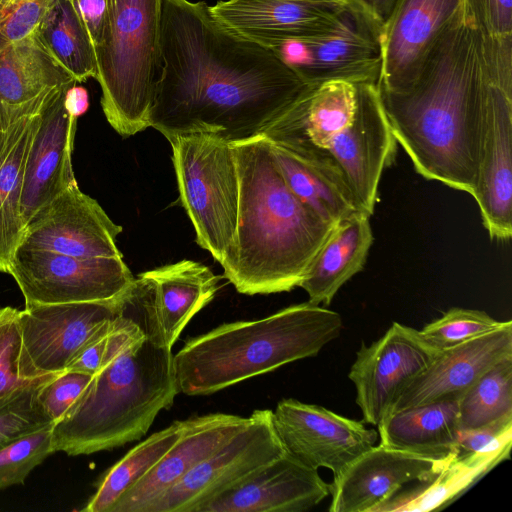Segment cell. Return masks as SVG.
<instances>
[{
  "instance_id": "1",
  "label": "cell",
  "mask_w": 512,
  "mask_h": 512,
  "mask_svg": "<svg viewBox=\"0 0 512 512\" xmlns=\"http://www.w3.org/2000/svg\"><path fill=\"white\" fill-rule=\"evenodd\" d=\"M160 52L149 127L168 141L262 136L313 85L279 51L223 25L205 1L161 0Z\"/></svg>"
},
{
  "instance_id": "2",
  "label": "cell",
  "mask_w": 512,
  "mask_h": 512,
  "mask_svg": "<svg viewBox=\"0 0 512 512\" xmlns=\"http://www.w3.org/2000/svg\"><path fill=\"white\" fill-rule=\"evenodd\" d=\"M391 131L415 170L473 194L487 95L485 35L469 10L447 25L402 92L381 93Z\"/></svg>"
},
{
  "instance_id": "3",
  "label": "cell",
  "mask_w": 512,
  "mask_h": 512,
  "mask_svg": "<svg viewBox=\"0 0 512 512\" xmlns=\"http://www.w3.org/2000/svg\"><path fill=\"white\" fill-rule=\"evenodd\" d=\"M239 174L237 243L223 277L246 295L299 286L335 226L288 188L263 136L231 143Z\"/></svg>"
},
{
  "instance_id": "4",
  "label": "cell",
  "mask_w": 512,
  "mask_h": 512,
  "mask_svg": "<svg viewBox=\"0 0 512 512\" xmlns=\"http://www.w3.org/2000/svg\"><path fill=\"white\" fill-rule=\"evenodd\" d=\"M262 136L331 175L369 215L397 150L377 85L347 80L311 85Z\"/></svg>"
},
{
  "instance_id": "5",
  "label": "cell",
  "mask_w": 512,
  "mask_h": 512,
  "mask_svg": "<svg viewBox=\"0 0 512 512\" xmlns=\"http://www.w3.org/2000/svg\"><path fill=\"white\" fill-rule=\"evenodd\" d=\"M177 393L174 354L155 316L144 339L104 351L99 370L53 425L55 452L92 454L138 440Z\"/></svg>"
},
{
  "instance_id": "6",
  "label": "cell",
  "mask_w": 512,
  "mask_h": 512,
  "mask_svg": "<svg viewBox=\"0 0 512 512\" xmlns=\"http://www.w3.org/2000/svg\"><path fill=\"white\" fill-rule=\"evenodd\" d=\"M343 328L339 313L311 302L222 324L174 354L179 393L209 395L287 363L316 356Z\"/></svg>"
},
{
  "instance_id": "7",
  "label": "cell",
  "mask_w": 512,
  "mask_h": 512,
  "mask_svg": "<svg viewBox=\"0 0 512 512\" xmlns=\"http://www.w3.org/2000/svg\"><path fill=\"white\" fill-rule=\"evenodd\" d=\"M108 18L95 45L101 107L127 138L149 127L161 70V0H108Z\"/></svg>"
},
{
  "instance_id": "8",
  "label": "cell",
  "mask_w": 512,
  "mask_h": 512,
  "mask_svg": "<svg viewBox=\"0 0 512 512\" xmlns=\"http://www.w3.org/2000/svg\"><path fill=\"white\" fill-rule=\"evenodd\" d=\"M179 199L198 245L226 267L237 243L239 174L234 148L208 134L169 140Z\"/></svg>"
},
{
  "instance_id": "9",
  "label": "cell",
  "mask_w": 512,
  "mask_h": 512,
  "mask_svg": "<svg viewBox=\"0 0 512 512\" xmlns=\"http://www.w3.org/2000/svg\"><path fill=\"white\" fill-rule=\"evenodd\" d=\"M487 95L481 159L472 194L491 239L512 236V36L485 34Z\"/></svg>"
},
{
  "instance_id": "10",
  "label": "cell",
  "mask_w": 512,
  "mask_h": 512,
  "mask_svg": "<svg viewBox=\"0 0 512 512\" xmlns=\"http://www.w3.org/2000/svg\"><path fill=\"white\" fill-rule=\"evenodd\" d=\"M125 291L101 301L25 305L19 310L20 376L36 379L67 370L88 343L110 329Z\"/></svg>"
},
{
  "instance_id": "11",
  "label": "cell",
  "mask_w": 512,
  "mask_h": 512,
  "mask_svg": "<svg viewBox=\"0 0 512 512\" xmlns=\"http://www.w3.org/2000/svg\"><path fill=\"white\" fill-rule=\"evenodd\" d=\"M285 452L273 426L272 410H254L245 426L164 492L146 512H196L206 501Z\"/></svg>"
},
{
  "instance_id": "12",
  "label": "cell",
  "mask_w": 512,
  "mask_h": 512,
  "mask_svg": "<svg viewBox=\"0 0 512 512\" xmlns=\"http://www.w3.org/2000/svg\"><path fill=\"white\" fill-rule=\"evenodd\" d=\"M25 305L112 299L135 277L120 258H80L43 250L17 248L9 272Z\"/></svg>"
},
{
  "instance_id": "13",
  "label": "cell",
  "mask_w": 512,
  "mask_h": 512,
  "mask_svg": "<svg viewBox=\"0 0 512 512\" xmlns=\"http://www.w3.org/2000/svg\"><path fill=\"white\" fill-rule=\"evenodd\" d=\"M439 351L419 330L398 322L369 346L362 343L348 377L355 385L363 422L377 427Z\"/></svg>"
},
{
  "instance_id": "14",
  "label": "cell",
  "mask_w": 512,
  "mask_h": 512,
  "mask_svg": "<svg viewBox=\"0 0 512 512\" xmlns=\"http://www.w3.org/2000/svg\"><path fill=\"white\" fill-rule=\"evenodd\" d=\"M276 434L286 452L302 464L339 475L375 445L378 431L322 406L283 399L272 411Z\"/></svg>"
},
{
  "instance_id": "15",
  "label": "cell",
  "mask_w": 512,
  "mask_h": 512,
  "mask_svg": "<svg viewBox=\"0 0 512 512\" xmlns=\"http://www.w3.org/2000/svg\"><path fill=\"white\" fill-rule=\"evenodd\" d=\"M114 223L100 204L73 184L42 206L26 223L19 248L80 258H120Z\"/></svg>"
},
{
  "instance_id": "16",
  "label": "cell",
  "mask_w": 512,
  "mask_h": 512,
  "mask_svg": "<svg viewBox=\"0 0 512 512\" xmlns=\"http://www.w3.org/2000/svg\"><path fill=\"white\" fill-rule=\"evenodd\" d=\"M466 10L468 0H391L378 36L379 92L408 88L436 37Z\"/></svg>"
},
{
  "instance_id": "17",
  "label": "cell",
  "mask_w": 512,
  "mask_h": 512,
  "mask_svg": "<svg viewBox=\"0 0 512 512\" xmlns=\"http://www.w3.org/2000/svg\"><path fill=\"white\" fill-rule=\"evenodd\" d=\"M379 28L362 13L346 9L332 31L283 46L279 52L310 84L347 80L377 85L381 55Z\"/></svg>"
},
{
  "instance_id": "18",
  "label": "cell",
  "mask_w": 512,
  "mask_h": 512,
  "mask_svg": "<svg viewBox=\"0 0 512 512\" xmlns=\"http://www.w3.org/2000/svg\"><path fill=\"white\" fill-rule=\"evenodd\" d=\"M451 459L438 460L382 444L374 445L333 477L329 484L328 510L375 512L405 484L430 480Z\"/></svg>"
},
{
  "instance_id": "19",
  "label": "cell",
  "mask_w": 512,
  "mask_h": 512,
  "mask_svg": "<svg viewBox=\"0 0 512 512\" xmlns=\"http://www.w3.org/2000/svg\"><path fill=\"white\" fill-rule=\"evenodd\" d=\"M329 484L288 452L260 466L196 512H303L324 500Z\"/></svg>"
},
{
  "instance_id": "20",
  "label": "cell",
  "mask_w": 512,
  "mask_h": 512,
  "mask_svg": "<svg viewBox=\"0 0 512 512\" xmlns=\"http://www.w3.org/2000/svg\"><path fill=\"white\" fill-rule=\"evenodd\" d=\"M69 86L55 88L40 110L24 169L21 214L25 225L37 210L77 183L72 165L77 117L65 104Z\"/></svg>"
},
{
  "instance_id": "21",
  "label": "cell",
  "mask_w": 512,
  "mask_h": 512,
  "mask_svg": "<svg viewBox=\"0 0 512 512\" xmlns=\"http://www.w3.org/2000/svg\"><path fill=\"white\" fill-rule=\"evenodd\" d=\"M345 10L297 0H219L210 6L223 25L277 51L332 31Z\"/></svg>"
},
{
  "instance_id": "22",
  "label": "cell",
  "mask_w": 512,
  "mask_h": 512,
  "mask_svg": "<svg viewBox=\"0 0 512 512\" xmlns=\"http://www.w3.org/2000/svg\"><path fill=\"white\" fill-rule=\"evenodd\" d=\"M55 88L20 104L0 103V272H9L23 238L21 195L26 157L40 110Z\"/></svg>"
},
{
  "instance_id": "23",
  "label": "cell",
  "mask_w": 512,
  "mask_h": 512,
  "mask_svg": "<svg viewBox=\"0 0 512 512\" xmlns=\"http://www.w3.org/2000/svg\"><path fill=\"white\" fill-rule=\"evenodd\" d=\"M248 422V417L211 413L184 420L181 437L128 489L111 512H146L150 505Z\"/></svg>"
},
{
  "instance_id": "24",
  "label": "cell",
  "mask_w": 512,
  "mask_h": 512,
  "mask_svg": "<svg viewBox=\"0 0 512 512\" xmlns=\"http://www.w3.org/2000/svg\"><path fill=\"white\" fill-rule=\"evenodd\" d=\"M509 356H512L510 320L486 334L440 350L402 393L391 413L464 393L487 370Z\"/></svg>"
},
{
  "instance_id": "25",
  "label": "cell",
  "mask_w": 512,
  "mask_h": 512,
  "mask_svg": "<svg viewBox=\"0 0 512 512\" xmlns=\"http://www.w3.org/2000/svg\"><path fill=\"white\" fill-rule=\"evenodd\" d=\"M462 395L450 394L391 413L377 426L379 444L438 460L455 457Z\"/></svg>"
},
{
  "instance_id": "26",
  "label": "cell",
  "mask_w": 512,
  "mask_h": 512,
  "mask_svg": "<svg viewBox=\"0 0 512 512\" xmlns=\"http://www.w3.org/2000/svg\"><path fill=\"white\" fill-rule=\"evenodd\" d=\"M370 216L357 211L335 225L299 284L309 302L329 305L338 290L363 269L373 243Z\"/></svg>"
},
{
  "instance_id": "27",
  "label": "cell",
  "mask_w": 512,
  "mask_h": 512,
  "mask_svg": "<svg viewBox=\"0 0 512 512\" xmlns=\"http://www.w3.org/2000/svg\"><path fill=\"white\" fill-rule=\"evenodd\" d=\"M152 284L159 327L173 347L192 317L213 300L219 276L193 260L164 265L142 273Z\"/></svg>"
},
{
  "instance_id": "28",
  "label": "cell",
  "mask_w": 512,
  "mask_h": 512,
  "mask_svg": "<svg viewBox=\"0 0 512 512\" xmlns=\"http://www.w3.org/2000/svg\"><path fill=\"white\" fill-rule=\"evenodd\" d=\"M36 30L0 44V103L20 104L48 89L77 83L45 48Z\"/></svg>"
},
{
  "instance_id": "29",
  "label": "cell",
  "mask_w": 512,
  "mask_h": 512,
  "mask_svg": "<svg viewBox=\"0 0 512 512\" xmlns=\"http://www.w3.org/2000/svg\"><path fill=\"white\" fill-rule=\"evenodd\" d=\"M270 145L288 188L324 222L335 226L362 211L348 188L331 175L278 145Z\"/></svg>"
},
{
  "instance_id": "30",
  "label": "cell",
  "mask_w": 512,
  "mask_h": 512,
  "mask_svg": "<svg viewBox=\"0 0 512 512\" xmlns=\"http://www.w3.org/2000/svg\"><path fill=\"white\" fill-rule=\"evenodd\" d=\"M506 457L458 453L433 478L414 489L396 493L375 512H428L450 502Z\"/></svg>"
},
{
  "instance_id": "31",
  "label": "cell",
  "mask_w": 512,
  "mask_h": 512,
  "mask_svg": "<svg viewBox=\"0 0 512 512\" xmlns=\"http://www.w3.org/2000/svg\"><path fill=\"white\" fill-rule=\"evenodd\" d=\"M36 31L52 57L77 83L96 78L94 46L71 0H55Z\"/></svg>"
},
{
  "instance_id": "32",
  "label": "cell",
  "mask_w": 512,
  "mask_h": 512,
  "mask_svg": "<svg viewBox=\"0 0 512 512\" xmlns=\"http://www.w3.org/2000/svg\"><path fill=\"white\" fill-rule=\"evenodd\" d=\"M184 420L150 435L104 474L85 512H111L118 499L142 479L181 437Z\"/></svg>"
},
{
  "instance_id": "33",
  "label": "cell",
  "mask_w": 512,
  "mask_h": 512,
  "mask_svg": "<svg viewBox=\"0 0 512 512\" xmlns=\"http://www.w3.org/2000/svg\"><path fill=\"white\" fill-rule=\"evenodd\" d=\"M512 415V356L487 370L462 395L459 429H473Z\"/></svg>"
},
{
  "instance_id": "34",
  "label": "cell",
  "mask_w": 512,
  "mask_h": 512,
  "mask_svg": "<svg viewBox=\"0 0 512 512\" xmlns=\"http://www.w3.org/2000/svg\"><path fill=\"white\" fill-rule=\"evenodd\" d=\"M54 375L40 377L0 398V448L54 425L39 398L41 386Z\"/></svg>"
},
{
  "instance_id": "35",
  "label": "cell",
  "mask_w": 512,
  "mask_h": 512,
  "mask_svg": "<svg viewBox=\"0 0 512 512\" xmlns=\"http://www.w3.org/2000/svg\"><path fill=\"white\" fill-rule=\"evenodd\" d=\"M502 323L485 311L454 307L419 331L431 346L444 350L486 334Z\"/></svg>"
},
{
  "instance_id": "36",
  "label": "cell",
  "mask_w": 512,
  "mask_h": 512,
  "mask_svg": "<svg viewBox=\"0 0 512 512\" xmlns=\"http://www.w3.org/2000/svg\"><path fill=\"white\" fill-rule=\"evenodd\" d=\"M53 426L22 436L0 448V489L21 484L27 475L55 452Z\"/></svg>"
},
{
  "instance_id": "37",
  "label": "cell",
  "mask_w": 512,
  "mask_h": 512,
  "mask_svg": "<svg viewBox=\"0 0 512 512\" xmlns=\"http://www.w3.org/2000/svg\"><path fill=\"white\" fill-rule=\"evenodd\" d=\"M22 337L19 310L12 307L0 309V398L28 385L34 380L19 374ZM44 377V376H43Z\"/></svg>"
},
{
  "instance_id": "38",
  "label": "cell",
  "mask_w": 512,
  "mask_h": 512,
  "mask_svg": "<svg viewBox=\"0 0 512 512\" xmlns=\"http://www.w3.org/2000/svg\"><path fill=\"white\" fill-rule=\"evenodd\" d=\"M91 378L89 374L65 370L43 383L39 392L40 402L54 424L64 416Z\"/></svg>"
},
{
  "instance_id": "39",
  "label": "cell",
  "mask_w": 512,
  "mask_h": 512,
  "mask_svg": "<svg viewBox=\"0 0 512 512\" xmlns=\"http://www.w3.org/2000/svg\"><path fill=\"white\" fill-rule=\"evenodd\" d=\"M512 442V415L493 423L459 430L458 453L501 455L509 458Z\"/></svg>"
},
{
  "instance_id": "40",
  "label": "cell",
  "mask_w": 512,
  "mask_h": 512,
  "mask_svg": "<svg viewBox=\"0 0 512 512\" xmlns=\"http://www.w3.org/2000/svg\"><path fill=\"white\" fill-rule=\"evenodd\" d=\"M55 0H21L0 23V44L32 34Z\"/></svg>"
},
{
  "instance_id": "41",
  "label": "cell",
  "mask_w": 512,
  "mask_h": 512,
  "mask_svg": "<svg viewBox=\"0 0 512 512\" xmlns=\"http://www.w3.org/2000/svg\"><path fill=\"white\" fill-rule=\"evenodd\" d=\"M477 27L493 37L512 36V0H468Z\"/></svg>"
},
{
  "instance_id": "42",
  "label": "cell",
  "mask_w": 512,
  "mask_h": 512,
  "mask_svg": "<svg viewBox=\"0 0 512 512\" xmlns=\"http://www.w3.org/2000/svg\"><path fill=\"white\" fill-rule=\"evenodd\" d=\"M93 46L100 41L108 18V0H71Z\"/></svg>"
},
{
  "instance_id": "43",
  "label": "cell",
  "mask_w": 512,
  "mask_h": 512,
  "mask_svg": "<svg viewBox=\"0 0 512 512\" xmlns=\"http://www.w3.org/2000/svg\"><path fill=\"white\" fill-rule=\"evenodd\" d=\"M110 329L100 334L98 337L88 343L72 360L67 370L78 371L93 376L101 366L107 336Z\"/></svg>"
},
{
  "instance_id": "44",
  "label": "cell",
  "mask_w": 512,
  "mask_h": 512,
  "mask_svg": "<svg viewBox=\"0 0 512 512\" xmlns=\"http://www.w3.org/2000/svg\"><path fill=\"white\" fill-rule=\"evenodd\" d=\"M65 104L71 114L78 118L88 110V91L77 83L69 86L65 91Z\"/></svg>"
},
{
  "instance_id": "45",
  "label": "cell",
  "mask_w": 512,
  "mask_h": 512,
  "mask_svg": "<svg viewBox=\"0 0 512 512\" xmlns=\"http://www.w3.org/2000/svg\"><path fill=\"white\" fill-rule=\"evenodd\" d=\"M324 5L338 10L351 9L347 0H297Z\"/></svg>"
},
{
  "instance_id": "46",
  "label": "cell",
  "mask_w": 512,
  "mask_h": 512,
  "mask_svg": "<svg viewBox=\"0 0 512 512\" xmlns=\"http://www.w3.org/2000/svg\"><path fill=\"white\" fill-rule=\"evenodd\" d=\"M21 0H2L3 6L9 14L10 11L16 6V4Z\"/></svg>"
},
{
  "instance_id": "47",
  "label": "cell",
  "mask_w": 512,
  "mask_h": 512,
  "mask_svg": "<svg viewBox=\"0 0 512 512\" xmlns=\"http://www.w3.org/2000/svg\"><path fill=\"white\" fill-rule=\"evenodd\" d=\"M347 2L349 4L350 8L352 9L353 8V0H347Z\"/></svg>"
}]
</instances>
